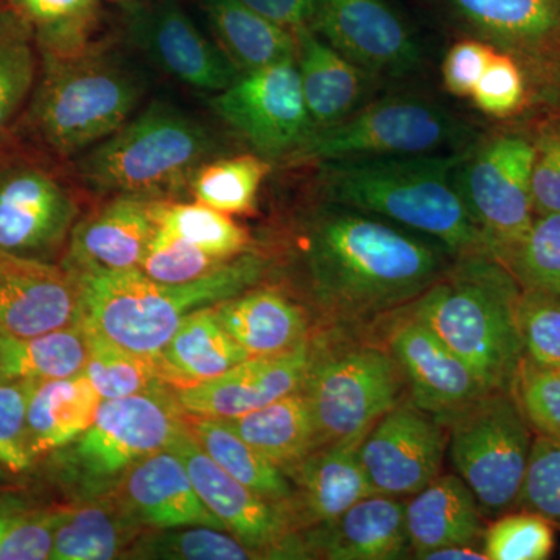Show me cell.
I'll list each match as a JSON object with an SVG mask.
<instances>
[{"label":"cell","instance_id":"cell-15","mask_svg":"<svg viewBox=\"0 0 560 560\" xmlns=\"http://www.w3.org/2000/svg\"><path fill=\"white\" fill-rule=\"evenodd\" d=\"M312 28L374 79L422 65L419 40L386 0H318Z\"/></svg>","mask_w":560,"mask_h":560},{"label":"cell","instance_id":"cell-42","mask_svg":"<svg viewBox=\"0 0 560 560\" xmlns=\"http://www.w3.org/2000/svg\"><path fill=\"white\" fill-rule=\"evenodd\" d=\"M132 558L173 560H246L256 558L237 537L212 526L164 529L147 536L131 550Z\"/></svg>","mask_w":560,"mask_h":560},{"label":"cell","instance_id":"cell-40","mask_svg":"<svg viewBox=\"0 0 560 560\" xmlns=\"http://www.w3.org/2000/svg\"><path fill=\"white\" fill-rule=\"evenodd\" d=\"M124 514L110 508L68 510L55 534L54 560H106L116 558L128 540Z\"/></svg>","mask_w":560,"mask_h":560},{"label":"cell","instance_id":"cell-39","mask_svg":"<svg viewBox=\"0 0 560 560\" xmlns=\"http://www.w3.org/2000/svg\"><path fill=\"white\" fill-rule=\"evenodd\" d=\"M86 335L90 353L84 374L103 400L161 390L165 377L156 361L120 348L97 331L86 329Z\"/></svg>","mask_w":560,"mask_h":560},{"label":"cell","instance_id":"cell-45","mask_svg":"<svg viewBox=\"0 0 560 560\" xmlns=\"http://www.w3.org/2000/svg\"><path fill=\"white\" fill-rule=\"evenodd\" d=\"M230 260L210 256L179 235L158 226L139 270L161 283H187L205 278Z\"/></svg>","mask_w":560,"mask_h":560},{"label":"cell","instance_id":"cell-3","mask_svg":"<svg viewBox=\"0 0 560 560\" xmlns=\"http://www.w3.org/2000/svg\"><path fill=\"white\" fill-rule=\"evenodd\" d=\"M39 75L13 138L51 160L72 161L130 120L145 83L98 46L73 55L39 54Z\"/></svg>","mask_w":560,"mask_h":560},{"label":"cell","instance_id":"cell-51","mask_svg":"<svg viewBox=\"0 0 560 560\" xmlns=\"http://www.w3.org/2000/svg\"><path fill=\"white\" fill-rule=\"evenodd\" d=\"M68 510L24 512L0 540V560L50 559L55 534Z\"/></svg>","mask_w":560,"mask_h":560},{"label":"cell","instance_id":"cell-54","mask_svg":"<svg viewBox=\"0 0 560 560\" xmlns=\"http://www.w3.org/2000/svg\"><path fill=\"white\" fill-rule=\"evenodd\" d=\"M422 560H488L480 545H456L438 548L423 556Z\"/></svg>","mask_w":560,"mask_h":560},{"label":"cell","instance_id":"cell-23","mask_svg":"<svg viewBox=\"0 0 560 560\" xmlns=\"http://www.w3.org/2000/svg\"><path fill=\"white\" fill-rule=\"evenodd\" d=\"M119 486L131 517L151 528L212 526L224 529L219 518L202 503L189 471L172 448L139 460Z\"/></svg>","mask_w":560,"mask_h":560},{"label":"cell","instance_id":"cell-52","mask_svg":"<svg viewBox=\"0 0 560 560\" xmlns=\"http://www.w3.org/2000/svg\"><path fill=\"white\" fill-rule=\"evenodd\" d=\"M497 50L485 40L464 39L453 44L442 61V81L455 97H470Z\"/></svg>","mask_w":560,"mask_h":560},{"label":"cell","instance_id":"cell-48","mask_svg":"<svg viewBox=\"0 0 560 560\" xmlns=\"http://www.w3.org/2000/svg\"><path fill=\"white\" fill-rule=\"evenodd\" d=\"M32 382L0 378V466L22 474L32 466L28 444V394Z\"/></svg>","mask_w":560,"mask_h":560},{"label":"cell","instance_id":"cell-7","mask_svg":"<svg viewBox=\"0 0 560 560\" xmlns=\"http://www.w3.org/2000/svg\"><path fill=\"white\" fill-rule=\"evenodd\" d=\"M477 142V131L452 110L418 95H388L345 120L316 128L291 162L360 160L456 153Z\"/></svg>","mask_w":560,"mask_h":560},{"label":"cell","instance_id":"cell-26","mask_svg":"<svg viewBox=\"0 0 560 560\" xmlns=\"http://www.w3.org/2000/svg\"><path fill=\"white\" fill-rule=\"evenodd\" d=\"M293 33L302 94L315 130L345 120L363 106L374 77L334 49L312 27Z\"/></svg>","mask_w":560,"mask_h":560},{"label":"cell","instance_id":"cell-49","mask_svg":"<svg viewBox=\"0 0 560 560\" xmlns=\"http://www.w3.org/2000/svg\"><path fill=\"white\" fill-rule=\"evenodd\" d=\"M470 98L488 116L503 119L517 113L526 98V79L521 65L510 55L497 51Z\"/></svg>","mask_w":560,"mask_h":560},{"label":"cell","instance_id":"cell-28","mask_svg":"<svg viewBox=\"0 0 560 560\" xmlns=\"http://www.w3.org/2000/svg\"><path fill=\"white\" fill-rule=\"evenodd\" d=\"M212 307L221 326L249 359L285 355L305 345L304 313L278 291H243Z\"/></svg>","mask_w":560,"mask_h":560},{"label":"cell","instance_id":"cell-32","mask_svg":"<svg viewBox=\"0 0 560 560\" xmlns=\"http://www.w3.org/2000/svg\"><path fill=\"white\" fill-rule=\"evenodd\" d=\"M224 422L287 477L319 447L318 430L304 389Z\"/></svg>","mask_w":560,"mask_h":560},{"label":"cell","instance_id":"cell-31","mask_svg":"<svg viewBox=\"0 0 560 560\" xmlns=\"http://www.w3.org/2000/svg\"><path fill=\"white\" fill-rule=\"evenodd\" d=\"M249 359L245 349L224 330L212 305L191 312L161 352L165 378L183 386L212 381Z\"/></svg>","mask_w":560,"mask_h":560},{"label":"cell","instance_id":"cell-14","mask_svg":"<svg viewBox=\"0 0 560 560\" xmlns=\"http://www.w3.org/2000/svg\"><path fill=\"white\" fill-rule=\"evenodd\" d=\"M447 427L411 400H400L382 416L359 445L372 490L410 499L440 477L447 453Z\"/></svg>","mask_w":560,"mask_h":560},{"label":"cell","instance_id":"cell-22","mask_svg":"<svg viewBox=\"0 0 560 560\" xmlns=\"http://www.w3.org/2000/svg\"><path fill=\"white\" fill-rule=\"evenodd\" d=\"M153 202L140 195H116L77 221L62 267L75 275L139 268L156 231Z\"/></svg>","mask_w":560,"mask_h":560},{"label":"cell","instance_id":"cell-29","mask_svg":"<svg viewBox=\"0 0 560 560\" xmlns=\"http://www.w3.org/2000/svg\"><path fill=\"white\" fill-rule=\"evenodd\" d=\"M102 401L84 372L57 381L32 382L27 422L33 458L79 440L94 422Z\"/></svg>","mask_w":560,"mask_h":560},{"label":"cell","instance_id":"cell-34","mask_svg":"<svg viewBox=\"0 0 560 560\" xmlns=\"http://www.w3.org/2000/svg\"><path fill=\"white\" fill-rule=\"evenodd\" d=\"M186 425L202 451L232 478L283 510L290 506L293 485L289 477L238 436L224 420L191 416Z\"/></svg>","mask_w":560,"mask_h":560},{"label":"cell","instance_id":"cell-46","mask_svg":"<svg viewBox=\"0 0 560 560\" xmlns=\"http://www.w3.org/2000/svg\"><path fill=\"white\" fill-rule=\"evenodd\" d=\"M511 393L534 433L560 441V370L522 360Z\"/></svg>","mask_w":560,"mask_h":560},{"label":"cell","instance_id":"cell-9","mask_svg":"<svg viewBox=\"0 0 560 560\" xmlns=\"http://www.w3.org/2000/svg\"><path fill=\"white\" fill-rule=\"evenodd\" d=\"M178 410L160 390L103 400L90 429L54 452L62 474L84 495L119 486L139 460L178 440L186 429Z\"/></svg>","mask_w":560,"mask_h":560},{"label":"cell","instance_id":"cell-4","mask_svg":"<svg viewBox=\"0 0 560 560\" xmlns=\"http://www.w3.org/2000/svg\"><path fill=\"white\" fill-rule=\"evenodd\" d=\"M522 287L489 254L453 259L448 270L410 304L419 319L490 390H511L523 360L517 307Z\"/></svg>","mask_w":560,"mask_h":560},{"label":"cell","instance_id":"cell-10","mask_svg":"<svg viewBox=\"0 0 560 560\" xmlns=\"http://www.w3.org/2000/svg\"><path fill=\"white\" fill-rule=\"evenodd\" d=\"M79 220L51 158L14 138L0 145V253L57 264Z\"/></svg>","mask_w":560,"mask_h":560},{"label":"cell","instance_id":"cell-1","mask_svg":"<svg viewBox=\"0 0 560 560\" xmlns=\"http://www.w3.org/2000/svg\"><path fill=\"white\" fill-rule=\"evenodd\" d=\"M307 261L323 304L340 318L363 320L410 305L453 257L425 235L327 201L308 230Z\"/></svg>","mask_w":560,"mask_h":560},{"label":"cell","instance_id":"cell-56","mask_svg":"<svg viewBox=\"0 0 560 560\" xmlns=\"http://www.w3.org/2000/svg\"><path fill=\"white\" fill-rule=\"evenodd\" d=\"M7 0H0V10L5 9Z\"/></svg>","mask_w":560,"mask_h":560},{"label":"cell","instance_id":"cell-8","mask_svg":"<svg viewBox=\"0 0 560 560\" xmlns=\"http://www.w3.org/2000/svg\"><path fill=\"white\" fill-rule=\"evenodd\" d=\"M440 419L447 427L453 469L482 514L499 517L514 510L534 438L511 390H489Z\"/></svg>","mask_w":560,"mask_h":560},{"label":"cell","instance_id":"cell-37","mask_svg":"<svg viewBox=\"0 0 560 560\" xmlns=\"http://www.w3.org/2000/svg\"><path fill=\"white\" fill-rule=\"evenodd\" d=\"M27 22L39 54L73 55L94 46L90 36L97 0H7Z\"/></svg>","mask_w":560,"mask_h":560},{"label":"cell","instance_id":"cell-18","mask_svg":"<svg viewBox=\"0 0 560 560\" xmlns=\"http://www.w3.org/2000/svg\"><path fill=\"white\" fill-rule=\"evenodd\" d=\"M171 448L189 471L205 506L232 536L256 555L272 551L285 544L290 530L289 512L265 500L221 469L197 444L187 425Z\"/></svg>","mask_w":560,"mask_h":560},{"label":"cell","instance_id":"cell-24","mask_svg":"<svg viewBox=\"0 0 560 560\" xmlns=\"http://www.w3.org/2000/svg\"><path fill=\"white\" fill-rule=\"evenodd\" d=\"M312 547L330 560H396L411 555L404 499L372 493L340 517L315 526Z\"/></svg>","mask_w":560,"mask_h":560},{"label":"cell","instance_id":"cell-20","mask_svg":"<svg viewBox=\"0 0 560 560\" xmlns=\"http://www.w3.org/2000/svg\"><path fill=\"white\" fill-rule=\"evenodd\" d=\"M80 319V283L72 271L0 253V334L33 337Z\"/></svg>","mask_w":560,"mask_h":560},{"label":"cell","instance_id":"cell-12","mask_svg":"<svg viewBox=\"0 0 560 560\" xmlns=\"http://www.w3.org/2000/svg\"><path fill=\"white\" fill-rule=\"evenodd\" d=\"M533 140L501 131L477 140L460 162L456 180L489 256L503 264L536 219L530 191Z\"/></svg>","mask_w":560,"mask_h":560},{"label":"cell","instance_id":"cell-47","mask_svg":"<svg viewBox=\"0 0 560 560\" xmlns=\"http://www.w3.org/2000/svg\"><path fill=\"white\" fill-rule=\"evenodd\" d=\"M515 508L536 512L560 529V441L536 434Z\"/></svg>","mask_w":560,"mask_h":560},{"label":"cell","instance_id":"cell-25","mask_svg":"<svg viewBox=\"0 0 560 560\" xmlns=\"http://www.w3.org/2000/svg\"><path fill=\"white\" fill-rule=\"evenodd\" d=\"M359 445H319L290 471L293 499L289 508L305 525L315 528L335 521L375 493L361 466Z\"/></svg>","mask_w":560,"mask_h":560},{"label":"cell","instance_id":"cell-41","mask_svg":"<svg viewBox=\"0 0 560 560\" xmlns=\"http://www.w3.org/2000/svg\"><path fill=\"white\" fill-rule=\"evenodd\" d=\"M503 265L522 289L560 298V212L536 215Z\"/></svg>","mask_w":560,"mask_h":560},{"label":"cell","instance_id":"cell-55","mask_svg":"<svg viewBox=\"0 0 560 560\" xmlns=\"http://www.w3.org/2000/svg\"><path fill=\"white\" fill-rule=\"evenodd\" d=\"M24 511L13 500L0 501V540Z\"/></svg>","mask_w":560,"mask_h":560},{"label":"cell","instance_id":"cell-38","mask_svg":"<svg viewBox=\"0 0 560 560\" xmlns=\"http://www.w3.org/2000/svg\"><path fill=\"white\" fill-rule=\"evenodd\" d=\"M154 220L180 238L220 260L242 256L249 245L248 232L238 226L228 213L195 202L154 200Z\"/></svg>","mask_w":560,"mask_h":560},{"label":"cell","instance_id":"cell-36","mask_svg":"<svg viewBox=\"0 0 560 560\" xmlns=\"http://www.w3.org/2000/svg\"><path fill=\"white\" fill-rule=\"evenodd\" d=\"M270 168V161L254 154L213 158L195 171L189 189L201 205L228 215H246L256 208Z\"/></svg>","mask_w":560,"mask_h":560},{"label":"cell","instance_id":"cell-5","mask_svg":"<svg viewBox=\"0 0 560 560\" xmlns=\"http://www.w3.org/2000/svg\"><path fill=\"white\" fill-rule=\"evenodd\" d=\"M264 270L260 257L242 254L187 283L156 282L139 268L73 275L84 327L160 364L162 350L191 312L237 296L256 285Z\"/></svg>","mask_w":560,"mask_h":560},{"label":"cell","instance_id":"cell-44","mask_svg":"<svg viewBox=\"0 0 560 560\" xmlns=\"http://www.w3.org/2000/svg\"><path fill=\"white\" fill-rule=\"evenodd\" d=\"M517 320L523 360L541 370H560V298L522 289Z\"/></svg>","mask_w":560,"mask_h":560},{"label":"cell","instance_id":"cell-43","mask_svg":"<svg viewBox=\"0 0 560 560\" xmlns=\"http://www.w3.org/2000/svg\"><path fill=\"white\" fill-rule=\"evenodd\" d=\"M481 541L488 560H545L555 550V526L536 512L508 511L490 523Z\"/></svg>","mask_w":560,"mask_h":560},{"label":"cell","instance_id":"cell-11","mask_svg":"<svg viewBox=\"0 0 560 560\" xmlns=\"http://www.w3.org/2000/svg\"><path fill=\"white\" fill-rule=\"evenodd\" d=\"M405 378L389 350L357 345L313 357L305 378L319 445L360 444L401 400Z\"/></svg>","mask_w":560,"mask_h":560},{"label":"cell","instance_id":"cell-6","mask_svg":"<svg viewBox=\"0 0 560 560\" xmlns=\"http://www.w3.org/2000/svg\"><path fill=\"white\" fill-rule=\"evenodd\" d=\"M219 151L201 121L156 102L70 165L92 190L151 198L189 184L195 171L219 158Z\"/></svg>","mask_w":560,"mask_h":560},{"label":"cell","instance_id":"cell-21","mask_svg":"<svg viewBox=\"0 0 560 560\" xmlns=\"http://www.w3.org/2000/svg\"><path fill=\"white\" fill-rule=\"evenodd\" d=\"M389 352L399 364L412 404L436 418L452 415L490 390L425 324L412 316L394 327Z\"/></svg>","mask_w":560,"mask_h":560},{"label":"cell","instance_id":"cell-27","mask_svg":"<svg viewBox=\"0 0 560 560\" xmlns=\"http://www.w3.org/2000/svg\"><path fill=\"white\" fill-rule=\"evenodd\" d=\"M405 503V523L412 558L422 559L438 548L478 545L482 540L485 514L458 475H440Z\"/></svg>","mask_w":560,"mask_h":560},{"label":"cell","instance_id":"cell-13","mask_svg":"<svg viewBox=\"0 0 560 560\" xmlns=\"http://www.w3.org/2000/svg\"><path fill=\"white\" fill-rule=\"evenodd\" d=\"M209 105L267 161H289L315 131L296 57L241 73Z\"/></svg>","mask_w":560,"mask_h":560},{"label":"cell","instance_id":"cell-33","mask_svg":"<svg viewBox=\"0 0 560 560\" xmlns=\"http://www.w3.org/2000/svg\"><path fill=\"white\" fill-rule=\"evenodd\" d=\"M88 353V335L81 319L33 337L0 334V378L46 382L72 377L84 372Z\"/></svg>","mask_w":560,"mask_h":560},{"label":"cell","instance_id":"cell-35","mask_svg":"<svg viewBox=\"0 0 560 560\" xmlns=\"http://www.w3.org/2000/svg\"><path fill=\"white\" fill-rule=\"evenodd\" d=\"M39 50L27 22L0 10V145L13 138L39 75Z\"/></svg>","mask_w":560,"mask_h":560},{"label":"cell","instance_id":"cell-17","mask_svg":"<svg viewBox=\"0 0 560 560\" xmlns=\"http://www.w3.org/2000/svg\"><path fill=\"white\" fill-rule=\"evenodd\" d=\"M131 35L158 68L198 91L221 92L241 77L219 44L172 0L132 11Z\"/></svg>","mask_w":560,"mask_h":560},{"label":"cell","instance_id":"cell-2","mask_svg":"<svg viewBox=\"0 0 560 560\" xmlns=\"http://www.w3.org/2000/svg\"><path fill=\"white\" fill-rule=\"evenodd\" d=\"M467 150L324 162L320 190L329 202L425 235L453 259L489 254L456 180Z\"/></svg>","mask_w":560,"mask_h":560},{"label":"cell","instance_id":"cell-19","mask_svg":"<svg viewBox=\"0 0 560 560\" xmlns=\"http://www.w3.org/2000/svg\"><path fill=\"white\" fill-rule=\"evenodd\" d=\"M311 360L307 345L285 355L248 359L212 381L176 389L175 400L194 418H242L304 388Z\"/></svg>","mask_w":560,"mask_h":560},{"label":"cell","instance_id":"cell-53","mask_svg":"<svg viewBox=\"0 0 560 560\" xmlns=\"http://www.w3.org/2000/svg\"><path fill=\"white\" fill-rule=\"evenodd\" d=\"M242 2L291 32L312 27L318 10V0H242Z\"/></svg>","mask_w":560,"mask_h":560},{"label":"cell","instance_id":"cell-50","mask_svg":"<svg viewBox=\"0 0 560 560\" xmlns=\"http://www.w3.org/2000/svg\"><path fill=\"white\" fill-rule=\"evenodd\" d=\"M530 191L536 215L560 212V114L545 120L533 139Z\"/></svg>","mask_w":560,"mask_h":560},{"label":"cell","instance_id":"cell-16","mask_svg":"<svg viewBox=\"0 0 560 560\" xmlns=\"http://www.w3.org/2000/svg\"><path fill=\"white\" fill-rule=\"evenodd\" d=\"M478 38L560 83V0H444Z\"/></svg>","mask_w":560,"mask_h":560},{"label":"cell","instance_id":"cell-30","mask_svg":"<svg viewBox=\"0 0 560 560\" xmlns=\"http://www.w3.org/2000/svg\"><path fill=\"white\" fill-rule=\"evenodd\" d=\"M217 44L241 73L296 57L294 33L242 0H202Z\"/></svg>","mask_w":560,"mask_h":560}]
</instances>
